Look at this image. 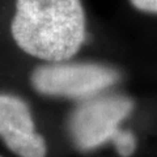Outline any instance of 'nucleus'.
<instances>
[{
	"instance_id": "obj_4",
	"label": "nucleus",
	"mask_w": 157,
	"mask_h": 157,
	"mask_svg": "<svg viewBox=\"0 0 157 157\" xmlns=\"http://www.w3.org/2000/svg\"><path fill=\"white\" fill-rule=\"evenodd\" d=\"M0 139L18 157L47 155V144L36 131L28 105L11 94H0Z\"/></svg>"
},
{
	"instance_id": "obj_5",
	"label": "nucleus",
	"mask_w": 157,
	"mask_h": 157,
	"mask_svg": "<svg viewBox=\"0 0 157 157\" xmlns=\"http://www.w3.org/2000/svg\"><path fill=\"white\" fill-rule=\"evenodd\" d=\"M111 141L114 143V147L121 157H131L135 153L136 149V137L128 130H118Z\"/></svg>"
},
{
	"instance_id": "obj_7",
	"label": "nucleus",
	"mask_w": 157,
	"mask_h": 157,
	"mask_svg": "<svg viewBox=\"0 0 157 157\" xmlns=\"http://www.w3.org/2000/svg\"><path fill=\"white\" fill-rule=\"evenodd\" d=\"M0 157H3V156H0Z\"/></svg>"
},
{
	"instance_id": "obj_6",
	"label": "nucleus",
	"mask_w": 157,
	"mask_h": 157,
	"mask_svg": "<svg viewBox=\"0 0 157 157\" xmlns=\"http://www.w3.org/2000/svg\"><path fill=\"white\" fill-rule=\"evenodd\" d=\"M136 9L147 13L157 14V0H130Z\"/></svg>"
},
{
	"instance_id": "obj_1",
	"label": "nucleus",
	"mask_w": 157,
	"mask_h": 157,
	"mask_svg": "<svg viewBox=\"0 0 157 157\" xmlns=\"http://www.w3.org/2000/svg\"><path fill=\"white\" fill-rule=\"evenodd\" d=\"M11 33L24 52L46 62H63L85 39L81 0H16Z\"/></svg>"
},
{
	"instance_id": "obj_2",
	"label": "nucleus",
	"mask_w": 157,
	"mask_h": 157,
	"mask_svg": "<svg viewBox=\"0 0 157 157\" xmlns=\"http://www.w3.org/2000/svg\"><path fill=\"white\" fill-rule=\"evenodd\" d=\"M134 102L124 96H93L72 111L68 130L78 151L86 152L111 141Z\"/></svg>"
},
{
	"instance_id": "obj_3",
	"label": "nucleus",
	"mask_w": 157,
	"mask_h": 157,
	"mask_svg": "<svg viewBox=\"0 0 157 157\" xmlns=\"http://www.w3.org/2000/svg\"><path fill=\"white\" fill-rule=\"evenodd\" d=\"M119 80V73L100 64H45L33 71L30 82L45 96L86 100Z\"/></svg>"
}]
</instances>
